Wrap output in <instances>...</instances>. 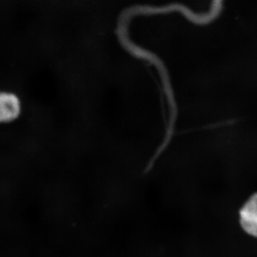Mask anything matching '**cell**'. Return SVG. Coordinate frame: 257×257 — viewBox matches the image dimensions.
Wrapping results in <instances>:
<instances>
[{
	"label": "cell",
	"instance_id": "cell-1",
	"mask_svg": "<svg viewBox=\"0 0 257 257\" xmlns=\"http://www.w3.org/2000/svg\"><path fill=\"white\" fill-rule=\"evenodd\" d=\"M239 223L244 232L257 239V192L240 209Z\"/></svg>",
	"mask_w": 257,
	"mask_h": 257
},
{
	"label": "cell",
	"instance_id": "cell-2",
	"mask_svg": "<svg viewBox=\"0 0 257 257\" xmlns=\"http://www.w3.org/2000/svg\"><path fill=\"white\" fill-rule=\"evenodd\" d=\"M21 104L18 96L11 92H4L0 98V121L9 124L17 120L21 113Z\"/></svg>",
	"mask_w": 257,
	"mask_h": 257
}]
</instances>
